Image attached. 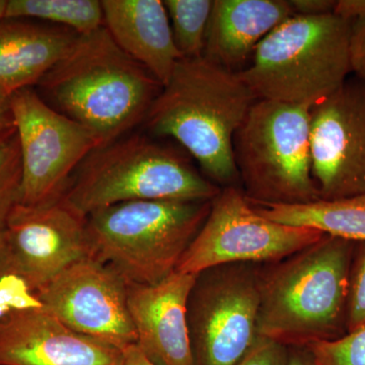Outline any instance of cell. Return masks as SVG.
<instances>
[{
	"label": "cell",
	"instance_id": "1",
	"mask_svg": "<svg viewBox=\"0 0 365 365\" xmlns=\"http://www.w3.org/2000/svg\"><path fill=\"white\" fill-rule=\"evenodd\" d=\"M256 101L239 72L205 56L181 58L143 126L155 138L177 141L215 184L237 187L232 141Z\"/></svg>",
	"mask_w": 365,
	"mask_h": 365
},
{
	"label": "cell",
	"instance_id": "2",
	"mask_svg": "<svg viewBox=\"0 0 365 365\" xmlns=\"http://www.w3.org/2000/svg\"><path fill=\"white\" fill-rule=\"evenodd\" d=\"M41 98L106 145L143 125L163 86L104 26L78 35L38 83Z\"/></svg>",
	"mask_w": 365,
	"mask_h": 365
},
{
	"label": "cell",
	"instance_id": "3",
	"mask_svg": "<svg viewBox=\"0 0 365 365\" xmlns=\"http://www.w3.org/2000/svg\"><path fill=\"white\" fill-rule=\"evenodd\" d=\"M354 245L326 235L259 274V337L300 347L342 337Z\"/></svg>",
	"mask_w": 365,
	"mask_h": 365
},
{
	"label": "cell",
	"instance_id": "4",
	"mask_svg": "<svg viewBox=\"0 0 365 365\" xmlns=\"http://www.w3.org/2000/svg\"><path fill=\"white\" fill-rule=\"evenodd\" d=\"M220 191L179 151L133 131L91 151L62 199L86 218L131 201H212Z\"/></svg>",
	"mask_w": 365,
	"mask_h": 365
},
{
	"label": "cell",
	"instance_id": "5",
	"mask_svg": "<svg viewBox=\"0 0 365 365\" xmlns=\"http://www.w3.org/2000/svg\"><path fill=\"white\" fill-rule=\"evenodd\" d=\"M211 201L140 200L86 218L88 254L127 283L157 284L176 272L200 232Z\"/></svg>",
	"mask_w": 365,
	"mask_h": 365
},
{
	"label": "cell",
	"instance_id": "6",
	"mask_svg": "<svg viewBox=\"0 0 365 365\" xmlns=\"http://www.w3.org/2000/svg\"><path fill=\"white\" fill-rule=\"evenodd\" d=\"M351 25L334 14H294L259 43L240 78L257 100L314 106L352 74Z\"/></svg>",
	"mask_w": 365,
	"mask_h": 365
},
{
	"label": "cell",
	"instance_id": "7",
	"mask_svg": "<svg viewBox=\"0 0 365 365\" xmlns=\"http://www.w3.org/2000/svg\"><path fill=\"white\" fill-rule=\"evenodd\" d=\"M312 106L257 100L235 132L232 153L249 201L304 204L319 200L312 174Z\"/></svg>",
	"mask_w": 365,
	"mask_h": 365
},
{
	"label": "cell",
	"instance_id": "8",
	"mask_svg": "<svg viewBox=\"0 0 365 365\" xmlns=\"http://www.w3.org/2000/svg\"><path fill=\"white\" fill-rule=\"evenodd\" d=\"M325 235L273 222L255 210L244 192L227 187L211 201L207 218L176 271L199 275L227 264L281 261Z\"/></svg>",
	"mask_w": 365,
	"mask_h": 365
},
{
	"label": "cell",
	"instance_id": "9",
	"mask_svg": "<svg viewBox=\"0 0 365 365\" xmlns=\"http://www.w3.org/2000/svg\"><path fill=\"white\" fill-rule=\"evenodd\" d=\"M240 263L199 274L188 302L194 365H235L258 339L259 274Z\"/></svg>",
	"mask_w": 365,
	"mask_h": 365
},
{
	"label": "cell",
	"instance_id": "10",
	"mask_svg": "<svg viewBox=\"0 0 365 365\" xmlns=\"http://www.w3.org/2000/svg\"><path fill=\"white\" fill-rule=\"evenodd\" d=\"M11 107L23 170L19 203L37 206L60 200L81 163L98 148L97 140L33 88L14 93Z\"/></svg>",
	"mask_w": 365,
	"mask_h": 365
},
{
	"label": "cell",
	"instance_id": "11",
	"mask_svg": "<svg viewBox=\"0 0 365 365\" xmlns=\"http://www.w3.org/2000/svg\"><path fill=\"white\" fill-rule=\"evenodd\" d=\"M127 288L128 283L116 271L86 257L31 297L71 330L124 350L137 341Z\"/></svg>",
	"mask_w": 365,
	"mask_h": 365
},
{
	"label": "cell",
	"instance_id": "12",
	"mask_svg": "<svg viewBox=\"0 0 365 365\" xmlns=\"http://www.w3.org/2000/svg\"><path fill=\"white\" fill-rule=\"evenodd\" d=\"M312 174L322 200L365 194V81L349 76L309 112Z\"/></svg>",
	"mask_w": 365,
	"mask_h": 365
},
{
	"label": "cell",
	"instance_id": "13",
	"mask_svg": "<svg viewBox=\"0 0 365 365\" xmlns=\"http://www.w3.org/2000/svg\"><path fill=\"white\" fill-rule=\"evenodd\" d=\"M6 232L14 277L31 294L71 264L90 257L86 218L63 199L44 205L16 204Z\"/></svg>",
	"mask_w": 365,
	"mask_h": 365
},
{
	"label": "cell",
	"instance_id": "14",
	"mask_svg": "<svg viewBox=\"0 0 365 365\" xmlns=\"http://www.w3.org/2000/svg\"><path fill=\"white\" fill-rule=\"evenodd\" d=\"M124 350L71 330L35 300L0 314V365H122Z\"/></svg>",
	"mask_w": 365,
	"mask_h": 365
},
{
	"label": "cell",
	"instance_id": "15",
	"mask_svg": "<svg viewBox=\"0 0 365 365\" xmlns=\"http://www.w3.org/2000/svg\"><path fill=\"white\" fill-rule=\"evenodd\" d=\"M197 276L176 271L157 284L128 283L136 346L153 365H194L188 302Z\"/></svg>",
	"mask_w": 365,
	"mask_h": 365
},
{
	"label": "cell",
	"instance_id": "16",
	"mask_svg": "<svg viewBox=\"0 0 365 365\" xmlns=\"http://www.w3.org/2000/svg\"><path fill=\"white\" fill-rule=\"evenodd\" d=\"M104 26L127 55L163 86L182 58L160 0H102Z\"/></svg>",
	"mask_w": 365,
	"mask_h": 365
},
{
	"label": "cell",
	"instance_id": "17",
	"mask_svg": "<svg viewBox=\"0 0 365 365\" xmlns=\"http://www.w3.org/2000/svg\"><path fill=\"white\" fill-rule=\"evenodd\" d=\"M292 16L288 0H213L204 56L241 72L259 43Z\"/></svg>",
	"mask_w": 365,
	"mask_h": 365
},
{
	"label": "cell",
	"instance_id": "18",
	"mask_svg": "<svg viewBox=\"0 0 365 365\" xmlns=\"http://www.w3.org/2000/svg\"><path fill=\"white\" fill-rule=\"evenodd\" d=\"M78 34L25 19L0 21V88L9 95L33 88L59 61Z\"/></svg>",
	"mask_w": 365,
	"mask_h": 365
},
{
	"label": "cell",
	"instance_id": "19",
	"mask_svg": "<svg viewBox=\"0 0 365 365\" xmlns=\"http://www.w3.org/2000/svg\"><path fill=\"white\" fill-rule=\"evenodd\" d=\"M259 215L292 227H311L331 237L365 242V194L304 204L252 202Z\"/></svg>",
	"mask_w": 365,
	"mask_h": 365
},
{
	"label": "cell",
	"instance_id": "20",
	"mask_svg": "<svg viewBox=\"0 0 365 365\" xmlns=\"http://www.w3.org/2000/svg\"><path fill=\"white\" fill-rule=\"evenodd\" d=\"M6 19L38 20L85 35L104 26L98 0H7Z\"/></svg>",
	"mask_w": 365,
	"mask_h": 365
},
{
	"label": "cell",
	"instance_id": "21",
	"mask_svg": "<svg viewBox=\"0 0 365 365\" xmlns=\"http://www.w3.org/2000/svg\"><path fill=\"white\" fill-rule=\"evenodd\" d=\"M163 4L182 58L204 56L213 0H165Z\"/></svg>",
	"mask_w": 365,
	"mask_h": 365
},
{
	"label": "cell",
	"instance_id": "22",
	"mask_svg": "<svg viewBox=\"0 0 365 365\" xmlns=\"http://www.w3.org/2000/svg\"><path fill=\"white\" fill-rule=\"evenodd\" d=\"M316 365H365V325L337 339L306 346Z\"/></svg>",
	"mask_w": 365,
	"mask_h": 365
},
{
	"label": "cell",
	"instance_id": "23",
	"mask_svg": "<svg viewBox=\"0 0 365 365\" xmlns=\"http://www.w3.org/2000/svg\"><path fill=\"white\" fill-rule=\"evenodd\" d=\"M21 157L18 137L0 148V230H6L7 218L20 201Z\"/></svg>",
	"mask_w": 365,
	"mask_h": 365
},
{
	"label": "cell",
	"instance_id": "24",
	"mask_svg": "<svg viewBox=\"0 0 365 365\" xmlns=\"http://www.w3.org/2000/svg\"><path fill=\"white\" fill-rule=\"evenodd\" d=\"M359 253L350 272L346 330L353 332L365 325V242H359Z\"/></svg>",
	"mask_w": 365,
	"mask_h": 365
},
{
	"label": "cell",
	"instance_id": "25",
	"mask_svg": "<svg viewBox=\"0 0 365 365\" xmlns=\"http://www.w3.org/2000/svg\"><path fill=\"white\" fill-rule=\"evenodd\" d=\"M287 346L258 337L251 349L235 365H287Z\"/></svg>",
	"mask_w": 365,
	"mask_h": 365
},
{
	"label": "cell",
	"instance_id": "26",
	"mask_svg": "<svg viewBox=\"0 0 365 365\" xmlns=\"http://www.w3.org/2000/svg\"><path fill=\"white\" fill-rule=\"evenodd\" d=\"M349 50L352 76L365 81V18L352 23Z\"/></svg>",
	"mask_w": 365,
	"mask_h": 365
},
{
	"label": "cell",
	"instance_id": "27",
	"mask_svg": "<svg viewBox=\"0 0 365 365\" xmlns=\"http://www.w3.org/2000/svg\"><path fill=\"white\" fill-rule=\"evenodd\" d=\"M16 136L11 95L0 88V148L6 145Z\"/></svg>",
	"mask_w": 365,
	"mask_h": 365
},
{
	"label": "cell",
	"instance_id": "28",
	"mask_svg": "<svg viewBox=\"0 0 365 365\" xmlns=\"http://www.w3.org/2000/svg\"><path fill=\"white\" fill-rule=\"evenodd\" d=\"M297 16H319L334 14L337 0H288Z\"/></svg>",
	"mask_w": 365,
	"mask_h": 365
},
{
	"label": "cell",
	"instance_id": "29",
	"mask_svg": "<svg viewBox=\"0 0 365 365\" xmlns=\"http://www.w3.org/2000/svg\"><path fill=\"white\" fill-rule=\"evenodd\" d=\"M334 14L350 23L361 20L365 18V0H337Z\"/></svg>",
	"mask_w": 365,
	"mask_h": 365
},
{
	"label": "cell",
	"instance_id": "30",
	"mask_svg": "<svg viewBox=\"0 0 365 365\" xmlns=\"http://www.w3.org/2000/svg\"><path fill=\"white\" fill-rule=\"evenodd\" d=\"M7 278H14L11 250H9L6 230H0V287Z\"/></svg>",
	"mask_w": 365,
	"mask_h": 365
},
{
	"label": "cell",
	"instance_id": "31",
	"mask_svg": "<svg viewBox=\"0 0 365 365\" xmlns=\"http://www.w3.org/2000/svg\"><path fill=\"white\" fill-rule=\"evenodd\" d=\"M122 365H153L144 356L136 345H131L124 349V359Z\"/></svg>",
	"mask_w": 365,
	"mask_h": 365
},
{
	"label": "cell",
	"instance_id": "32",
	"mask_svg": "<svg viewBox=\"0 0 365 365\" xmlns=\"http://www.w3.org/2000/svg\"><path fill=\"white\" fill-rule=\"evenodd\" d=\"M287 365H316L309 350H295L288 354Z\"/></svg>",
	"mask_w": 365,
	"mask_h": 365
},
{
	"label": "cell",
	"instance_id": "33",
	"mask_svg": "<svg viewBox=\"0 0 365 365\" xmlns=\"http://www.w3.org/2000/svg\"><path fill=\"white\" fill-rule=\"evenodd\" d=\"M7 0H0V21L6 18Z\"/></svg>",
	"mask_w": 365,
	"mask_h": 365
}]
</instances>
